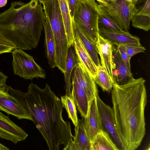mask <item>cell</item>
<instances>
[{
  "mask_svg": "<svg viewBox=\"0 0 150 150\" xmlns=\"http://www.w3.org/2000/svg\"><path fill=\"white\" fill-rule=\"evenodd\" d=\"M28 136L24 130L0 111V138L16 144L25 140Z\"/></svg>",
  "mask_w": 150,
  "mask_h": 150,
  "instance_id": "9",
  "label": "cell"
},
{
  "mask_svg": "<svg viewBox=\"0 0 150 150\" xmlns=\"http://www.w3.org/2000/svg\"><path fill=\"white\" fill-rule=\"evenodd\" d=\"M0 45L10 47L15 49V47L10 42L0 34Z\"/></svg>",
  "mask_w": 150,
  "mask_h": 150,
  "instance_id": "32",
  "label": "cell"
},
{
  "mask_svg": "<svg viewBox=\"0 0 150 150\" xmlns=\"http://www.w3.org/2000/svg\"><path fill=\"white\" fill-rule=\"evenodd\" d=\"M4 90V89H2V88H0V90Z\"/></svg>",
  "mask_w": 150,
  "mask_h": 150,
  "instance_id": "39",
  "label": "cell"
},
{
  "mask_svg": "<svg viewBox=\"0 0 150 150\" xmlns=\"http://www.w3.org/2000/svg\"><path fill=\"white\" fill-rule=\"evenodd\" d=\"M73 23L74 29L97 69L101 64L98 58L96 44L85 35L74 22Z\"/></svg>",
  "mask_w": 150,
  "mask_h": 150,
  "instance_id": "23",
  "label": "cell"
},
{
  "mask_svg": "<svg viewBox=\"0 0 150 150\" xmlns=\"http://www.w3.org/2000/svg\"><path fill=\"white\" fill-rule=\"evenodd\" d=\"M100 13L109 18L123 30L129 32L132 16L135 11L132 0H105L98 4Z\"/></svg>",
  "mask_w": 150,
  "mask_h": 150,
  "instance_id": "5",
  "label": "cell"
},
{
  "mask_svg": "<svg viewBox=\"0 0 150 150\" xmlns=\"http://www.w3.org/2000/svg\"><path fill=\"white\" fill-rule=\"evenodd\" d=\"M117 46V51L120 58L123 61L128 71L131 72L130 64V59L126 52L124 44H120Z\"/></svg>",
  "mask_w": 150,
  "mask_h": 150,
  "instance_id": "28",
  "label": "cell"
},
{
  "mask_svg": "<svg viewBox=\"0 0 150 150\" xmlns=\"http://www.w3.org/2000/svg\"><path fill=\"white\" fill-rule=\"evenodd\" d=\"M7 0H0V8L5 6L7 3Z\"/></svg>",
  "mask_w": 150,
  "mask_h": 150,
  "instance_id": "34",
  "label": "cell"
},
{
  "mask_svg": "<svg viewBox=\"0 0 150 150\" xmlns=\"http://www.w3.org/2000/svg\"><path fill=\"white\" fill-rule=\"evenodd\" d=\"M96 75L94 79L104 91L110 92L112 88L113 83L104 69L100 65L97 69Z\"/></svg>",
  "mask_w": 150,
  "mask_h": 150,
  "instance_id": "25",
  "label": "cell"
},
{
  "mask_svg": "<svg viewBox=\"0 0 150 150\" xmlns=\"http://www.w3.org/2000/svg\"><path fill=\"white\" fill-rule=\"evenodd\" d=\"M12 65L14 74L26 80L45 79V70L35 61L33 57L23 50L15 48L11 52Z\"/></svg>",
  "mask_w": 150,
  "mask_h": 150,
  "instance_id": "6",
  "label": "cell"
},
{
  "mask_svg": "<svg viewBox=\"0 0 150 150\" xmlns=\"http://www.w3.org/2000/svg\"><path fill=\"white\" fill-rule=\"evenodd\" d=\"M14 49L12 47L0 45V54H2L11 52Z\"/></svg>",
  "mask_w": 150,
  "mask_h": 150,
  "instance_id": "33",
  "label": "cell"
},
{
  "mask_svg": "<svg viewBox=\"0 0 150 150\" xmlns=\"http://www.w3.org/2000/svg\"><path fill=\"white\" fill-rule=\"evenodd\" d=\"M98 25L99 30L110 32H126L112 21L100 13L98 16Z\"/></svg>",
  "mask_w": 150,
  "mask_h": 150,
  "instance_id": "26",
  "label": "cell"
},
{
  "mask_svg": "<svg viewBox=\"0 0 150 150\" xmlns=\"http://www.w3.org/2000/svg\"><path fill=\"white\" fill-rule=\"evenodd\" d=\"M74 46L75 52L80 62L94 79L97 74L96 68L74 29Z\"/></svg>",
  "mask_w": 150,
  "mask_h": 150,
  "instance_id": "16",
  "label": "cell"
},
{
  "mask_svg": "<svg viewBox=\"0 0 150 150\" xmlns=\"http://www.w3.org/2000/svg\"><path fill=\"white\" fill-rule=\"evenodd\" d=\"M113 59L115 64L113 72L114 82L119 85L127 83L133 78L132 74L128 71L114 46Z\"/></svg>",
  "mask_w": 150,
  "mask_h": 150,
  "instance_id": "14",
  "label": "cell"
},
{
  "mask_svg": "<svg viewBox=\"0 0 150 150\" xmlns=\"http://www.w3.org/2000/svg\"><path fill=\"white\" fill-rule=\"evenodd\" d=\"M132 0V1L133 2H134L135 1H136L137 0Z\"/></svg>",
  "mask_w": 150,
  "mask_h": 150,
  "instance_id": "38",
  "label": "cell"
},
{
  "mask_svg": "<svg viewBox=\"0 0 150 150\" xmlns=\"http://www.w3.org/2000/svg\"><path fill=\"white\" fill-rule=\"evenodd\" d=\"M80 62L75 52L74 45L68 46L66 57L64 71V74L65 83L66 95H71V77L72 72L75 67Z\"/></svg>",
  "mask_w": 150,
  "mask_h": 150,
  "instance_id": "17",
  "label": "cell"
},
{
  "mask_svg": "<svg viewBox=\"0 0 150 150\" xmlns=\"http://www.w3.org/2000/svg\"><path fill=\"white\" fill-rule=\"evenodd\" d=\"M76 0H68L69 8L72 22H74L73 16Z\"/></svg>",
  "mask_w": 150,
  "mask_h": 150,
  "instance_id": "29",
  "label": "cell"
},
{
  "mask_svg": "<svg viewBox=\"0 0 150 150\" xmlns=\"http://www.w3.org/2000/svg\"><path fill=\"white\" fill-rule=\"evenodd\" d=\"M84 119L78 120L75 127L73 141L79 150H91V142L84 128Z\"/></svg>",
  "mask_w": 150,
  "mask_h": 150,
  "instance_id": "22",
  "label": "cell"
},
{
  "mask_svg": "<svg viewBox=\"0 0 150 150\" xmlns=\"http://www.w3.org/2000/svg\"><path fill=\"white\" fill-rule=\"evenodd\" d=\"M95 0V1H96L98 2V3H103V2H104L105 1V0Z\"/></svg>",
  "mask_w": 150,
  "mask_h": 150,
  "instance_id": "36",
  "label": "cell"
},
{
  "mask_svg": "<svg viewBox=\"0 0 150 150\" xmlns=\"http://www.w3.org/2000/svg\"><path fill=\"white\" fill-rule=\"evenodd\" d=\"M133 3L136 10L131 19L132 25L148 31L150 29V0H137Z\"/></svg>",
  "mask_w": 150,
  "mask_h": 150,
  "instance_id": "11",
  "label": "cell"
},
{
  "mask_svg": "<svg viewBox=\"0 0 150 150\" xmlns=\"http://www.w3.org/2000/svg\"></svg>",
  "mask_w": 150,
  "mask_h": 150,
  "instance_id": "40",
  "label": "cell"
},
{
  "mask_svg": "<svg viewBox=\"0 0 150 150\" xmlns=\"http://www.w3.org/2000/svg\"><path fill=\"white\" fill-rule=\"evenodd\" d=\"M100 12L94 0H76L73 20L85 35L96 44L99 36L98 25Z\"/></svg>",
  "mask_w": 150,
  "mask_h": 150,
  "instance_id": "4",
  "label": "cell"
},
{
  "mask_svg": "<svg viewBox=\"0 0 150 150\" xmlns=\"http://www.w3.org/2000/svg\"><path fill=\"white\" fill-rule=\"evenodd\" d=\"M0 110L19 119H26L32 121L27 112L16 99L6 91L0 90Z\"/></svg>",
  "mask_w": 150,
  "mask_h": 150,
  "instance_id": "12",
  "label": "cell"
},
{
  "mask_svg": "<svg viewBox=\"0 0 150 150\" xmlns=\"http://www.w3.org/2000/svg\"><path fill=\"white\" fill-rule=\"evenodd\" d=\"M8 149L7 147L4 146L0 143V150H9Z\"/></svg>",
  "mask_w": 150,
  "mask_h": 150,
  "instance_id": "35",
  "label": "cell"
},
{
  "mask_svg": "<svg viewBox=\"0 0 150 150\" xmlns=\"http://www.w3.org/2000/svg\"><path fill=\"white\" fill-rule=\"evenodd\" d=\"M8 77L0 71V88L5 90Z\"/></svg>",
  "mask_w": 150,
  "mask_h": 150,
  "instance_id": "30",
  "label": "cell"
},
{
  "mask_svg": "<svg viewBox=\"0 0 150 150\" xmlns=\"http://www.w3.org/2000/svg\"><path fill=\"white\" fill-rule=\"evenodd\" d=\"M46 19L38 0L15 1L0 13V34L15 48L31 50L39 43Z\"/></svg>",
  "mask_w": 150,
  "mask_h": 150,
  "instance_id": "3",
  "label": "cell"
},
{
  "mask_svg": "<svg viewBox=\"0 0 150 150\" xmlns=\"http://www.w3.org/2000/svg\"><path fill=\"white\" fill-rule=\"evenodd\" d=\"M62 17L68 46L73 45L74 33L70 16L68 0H57Z\"/></svg>",
  "mask_w": 150,
  "mask_h": 150,
  "instance_id": "19",
  "label": "cell"
},
{
  "mask_svg": "<svg viewBox=\"0 0 150 150\" xmlns=\"http://www.w3.org/2000/svg\"><path fill=\"white\" fill-rule=\"evenodd\" d=\"M145 82L140 77L133 78L123 85L113 83L112 109L116 128L126 150L137 149L145 134Z\"/></svg>",
  "mask_w": 150,
  "mask_h": 150,
  "instance_id": "2",
  "label": "cell"
},
{
  "mask_svg": "<svg viewBox=\"0 0 150 150\" xmlns=\"http://www.w3.org/2000/svg\"><path fill=\"white\" fill-rule=\"evenodd\" d=\"M84 126L91 142L98 132L104 130L98 112L96 97L89 102L87 115L84 119Z\"/></svg>",
  "mask_w": 150,
  "mask_h": 150,
  "instance_id": "13",
  "label": "cell"
},
{
  "mask_svg": "<svg viewBox=\"0 0 150 150\" xmlns=\"http://www.w3.org/2000/svg\"><path fill=\"white\" fill-rule=\"evenodd\" d=\"M61 101L63 107L66 110L69 118L72 121L75 127L78 122L76 106L73 94L70 96L66 95L61 97Z\"/></svg>",
  "mask_w": 150,
  "mask_h": 150,
  "instance_id": "24",
  "label": "cell"
},
{
  "mask_svg": "<svg viewBox=\"0 0 150 150\" xmlns=\"http://www.w3.org/2000/svg\"><path fill=\"white\" fill-rule=\"evenodd\" d=\"M40 3L41 4L42 3L44 2V1H46V0H38Z\"/></svg>",
  "mask_w": 150,
  "mask_h": 150,
  "instance_id": "37",
  "label": "cell"
},
{
  "mask_svg": "<svg viewBox=\"0 0 150 150\" xmlns=\"http://www.w3.org/2000/svg\"><path fill=\"white\" fill-rule=\"evenodd\" d=\"M71 93L73 94L76 107L81 116L84 118L87 115L89 101L87 96L84 91L75 82L72 81Z\"/></svg>",
  "mask_w": 150,
  "mask_h": 150,
  "instance_id": "20",
  "label": "cell"
},
{
  "mask_svg": "<svg viewBox=\"0 0 150 150\" xmlns=\"http://www.w3.org/2000/svg\"><path fill=\"white\" fill-rule=\"evenodd\" d=\"M126 52L129 58H131L137 53L144 52L146 49L141 45L129 44L124 45Z\"/></svg>",
  "mask_w": 150,
  "mask_h": 150,
  "instance_id": "27",
  "label": "cell"
},
{
  "mask_svg": "<svg viewBox=\"0 0 150 150\" xmlns=\"http://www.w3.org/2000/svg\"><path fill=\"white\" fill-rule=\"evenodd\" d=\"M45 33V47L46 57L50 67H57L56 48L52 30L47 19L46 18L44 26Z\"/></svg>",
  "mask_w": 150,
  "mask_h": 150,
  "instance_id": "15",
  "label": "cell"
},
{
  "mask_svg": "<svg viewBox=\"0 0 150 150\" xmlns=\"http://www.w3.org/2000/svg\"><path fill=\"white\" fill-rule=\"evenodd\" d=\"M99 34L116 45L129 44L141 45L139 38L132 35L129 32L120 33L99 30Z\"/></svg>",
  "mask_w": 150,
  "mask_h": 150,
  "instance_id": "18",
  "label": "cell"
},
{
  "mask_svg": "<svg viewBox=\"0 0 150 150\" xmlns=\"http://www.w3.org/2000/svg\"><path fill=\"white\" fill-rule=\"evenodd\" d=\"M95 44L100 57L101 66L113 83L114 79L113 72L115 67L113 59V45L100 35Z\"/></svg>",
  "mask_w": 150,
  "mask_h": 150,
  "instance_id": "10",
  "label": "cell"
},
{
  "mask_svg": "<svg viewBox=\"0 0 150 150\" xmlns=\"http://www.w3.org/2000/svg\"><path fill=\"white\" fill-rule=\"evenodd\" d=\"M96 103L102 124L112 137L119 150H126L125 146L118 133L112 108L105 104L98 95Z\"/></svg>",
  "mask_w": 150,
  "mask_h": 150,
  "instance_id": "7",
  "label": "cell"
},
{
  "mask_svg": "<svg viewBox=\"0 0 150 150\" xmlns=\"http://www.w3.org/2000/svg\"><path fill=\"white\" fill-rule=\"evenodd\" d=\"M73 70L72 81L76 83L84 90L90 101L98 94L97 87L94 79L80 61Z\"/></svg>",
  "mask_w": 150,
  "mask_h": 150,
  "instance_id": "8",
  "label": "cell"
},
{
  "mask_svg": "<svg viewBox=\"0 0 150 150\" xmlns=\"http://www.w3.org/2000/svg\"><path fill=\"white\" fill-rule=\"evenodd\" d=\"M5 91L13 96L31 116L50 150H59L62 145L64 148L73 140L70 123L63 118L61 99L48 84L42 88L32 83L26 92L7 86Z\"/></svg>",
  "mask_w": 150,
  "mask_h": 150,
  "instance_id": "1",
  "label": "cell"
},
{
  "mask_svg": "<svg viewBox=\"0 0 150 150\" xmlns=\"http://www.w3.org/2000/svg\"><path fill=\"white\" fill-rule=\"evenodd\" d=\"M119 150L117 145L104 130H101L95 136L91 142V150Z\"/></svg>",
  "mask_w": 150,
  "mask_h": 150,
  "instance_id": "21",
  "label": "cell"
},
{
  "mask_svg": "<svg viewBox=\"0 0 150 150\" xmlns=\"http://www.w3.org/2000/svg\"><path fill=\"white\" fill-rule=\"evenodd\" d=\"M64 150H79L76 145L74 142L73 140H71L67 145L63 149Z\"/></svg>",
  "mask_w": 150,
  "mask_h": 150,
  "instance_id": "31",
  "label": "cell"
}]
</instances>
